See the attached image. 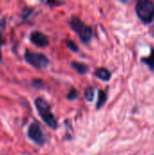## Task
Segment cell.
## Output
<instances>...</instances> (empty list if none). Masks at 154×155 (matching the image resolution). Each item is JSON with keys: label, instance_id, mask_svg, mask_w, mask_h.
<instances>
[{"label": "cell", "instance_id": "5", "mask_svg": "<svg viewBox=\"0 0 154 155\" xmlns=\"http://www.w3.org/2000/svg\"><path fill=\"white\" fill-rule=\"evenodd\" d=\"M28 137L36 144L42 145L44 144L45 139H44V135L40 128V126L37 124H33L30 125L29 129H28Z\"/></svg>", "mask_w": 154, "mask_h": 155}, {"label": "cell", "instance_id": "13", "mask_svg": "<svg viewBox=\"0 0 154 155\" xmlns=\"http://www.w3.org/2000/svg\"><path fill=\"white\" fill-rule=\"evenodd\" d=\"M65 43H66V45H67V47L69 48V49H71L72 51H74V52H76L77 50H78V47H77V45L73 42V41H70V40H66L65 41Z\"/></svg>", "mask_w": 154, "mask_h": 155}, {"label": "cell", "instance_id": "9", "mask_svg": "<svg viewBox=\"0 0 154 155\" xmlns=\"http://www.w3.org/2000/svg\"><path fill=\"white\" fill-rule=\"evenodd\" d=\"M107 98H108V95H107L106 92L103 91V90H99V92H98V100H97V104H96V109L97 110H99L100 108H102L105 104V103L107 101Z\"/></svg>", "mask_w": 154, "mask_h": 155}, {"label": "cell", "instance_id": "2", "mask_svg": "<svg viewBox=\"0 0 154 155\" xmlns=\"http://www.w3.org/2000/svg\"><path fill=\"white\" fill-rule=\"evenodd\" d=\"M35 107L37 109V112L42 118V120L52 129H55L57 127V121L54 115V114L51 112V108L49 104L44 100L43 98H37L35 99Z\"/></svg>", "mask_w": 154, "mask_h": 155}, {"label": "cell", "instance_id": "4", "mask_svg": "<svg viewBox=\"0 0 154 155\" xmlns=\"http://www.w3.org/2000/svg\"><path fill=\"white\" fill-rule=\"evenodd\" d=\"M25 58L27 61V63H29L35 68H44L49 64L48 58L44 54L40 53L27 51L25 54Z\"/></svg>", "mask_w": 154, "mask_h": 155}, {"label": "cell", "instance_id": "11", "mask_svg": "<svg viewBox=\"0 0 154 155\" xmlns=\"http://www.w3.org/2000/svg\"><path fill=\"white\" fill-rule=\"evenodd\" d=\"M95 92L93 87H87L84 91V98L88 102H93L94 99Z\"/></svg>", "mask_w": 154, "mask_h": 155}, {"label": "cell", "instance_id": "12", "mask_svg": "<svg viewBox=\"0 0 154 155\" xmlns=\"http://www.w3.org/2000/svg\"><path fill=\"white\" fill-rule=\"evenodd\" d=\"M77 96H78V92L75 88H72L69 91V93L67 94V99L68 100H74L77 98Z\"/></svg>", "mask_w": 154, "mask_h": 155}, {"label": "cell", "instance_id": "14", "mask_svg": "<svg viewBox=\"0 0 154 155\" xmlns=\"http://www.w3.org/2000/svg\"><path fill=\"white\" fill-rule=\"evenodd\" d=\"M2 61V54H1V52H0V62Z\"/></svg>", "mask_w": 154, "mask_h": 155}, {"label": "cell", "instance_id": "10", "mask_svg": "<svg viewBox=\"0 0 154 155\" xmlns=\"http://www.w3.org/2000/svg\"><path fill=\"white\" fill-rule=\"evenodd\" d=\"M72 66L79 73V74H85L88 71V66L84 64H81V63H77V62H74L72 63Z\"/></svg>", "mask_w": 154, "mask_h": 155}, {"label": "cell", "instance_id": "6", "mask_svg": "<svg viewBox=\"0 0 154 155\" xmlns=\"http://www.w3.org/2000/svg\"><path fill=\"white\" fill-rule=\"evenodd\" d=\"M30 39L31 41L37 46L39 47H44V46H46L49 43V40L47 38V36L39 32V31H34L30 35Z\"/></svg>", "mask_w": 154, "mask_h": 155}, {"label": "cell", "instance_id": "16", "mask_svg": "<svg viewBox=\"0 0 154 155\" xmlns=\"http://www.w3.org/2000/svg\"><path fill=\"white\" fill-rule=\"evenodd\" d=\"M152 155H154V154H152Z\"/></svg>", "mask_w": 154, "mask_h": 155}, {"label": "cell", "instance_id": "1", "mask_svg": "<svg viewBox=\"0 0 154 155\" xmlns=\"http://www.w3.org/2000/svg\"><path fill=\"white\" fill-rule=\"evenodd\" d=\"M135 12L143 24H152L154 20V2L151 0H139L135 5Z\"/></svg>", "mask_w": 154, "mask_h": 155}, {"label": "cell", "instance_id": "7", "mask_svg": "<svg viewBox=\"0 0 154 155\" xmlns=\"http://www.w3.org/2000/svg\"><path fill=\"white\" fill-rule=\"evenodd\" d=\"M141 62L147 65L151 72L154 73V47L151 46V54L147 56H143L141 58Z\"/></svg>", "mask_w": 154, "mask_h": 155}, {"label": "cell", "instance_id": "15", "mask_svg": "<svg viewBox=\"0 0 154 155\" xmlns=\"http://www.w3.org/2000/svg\"><path fill=\"white\" fill-rule=\"evenodd\" d=\"M1 40H2V34H1V32H0V42H1Z\"/></svg>", "mask_w": 154, "mask_h": 155}, {"label": "cell", "instance_id": "8", "mask_svg": "<svg viewBox=\"0 0 154 155\" xmlns=\"http://www.w3.org/2000/svg\"><path fill=\"white\" fill-rule=\"evenodd\" d=\"M94 75L103 81H109L112 77V73L104 67H100L95 70Z\"/></svg>", "mask_w": 154, "mask_h": 155}, {"label": "cell", "instance_id": "3", "mask_svg": "<svg viewBox=\"0 0 154 155\" xmlns=\"http://www.w3.org/2000/svg\"><path fill=\"white\" fill-rule=\"evenodd\" d=\"M70 25L73 28V30L80 36L81 40L88 44L92 40L93 37V30L92 27L84 24L79 17L73 16L70 20Z\"/></svg>", "mask_w": 154, "mask_h": 155}]
</instances>
